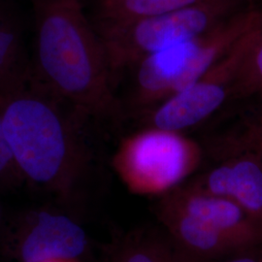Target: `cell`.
<instances>
[{"instance_id": "1", "label": "cell", "mask_w": 262, "mask_h": 262, "mask_svg": "<svg viewBox=\"0 0 262 262\" xmlns=\"http://www.w3.org/2000/svg\"><path fill=\"white\" fill-rule=\"evenodd\" d=\"M32 79L97 126L126 122L103 42L80 1L32 0Z\"/></svg>"}, {"instance_id": "2", "label": "cell", "mask_w": 262, "mask_h": 262, "mask_svg": "<svg viewBox=\"0 0 262 262\" xmlns=\"http://www.w3.org/2000/svg\"><path fill=\"white\" fill-rule=\"evenodd\" d=\"M1 109L20 175L59 196H76L94 165L90 128L96 124L32 78Z\"/></svg>"}, {"instance_id": "3", "label": "cell", "mask_w": 262, "mask_h": 262, "mask_svg": "<svg viewBox=\"0 0 262 262\" xmlns=\"http://www.w3.org/2000/svg\"><path fill=\"white\" fill-rule=\"evenodd\" d=\"M262 20V10H245L204 35L144 56L118 80L126 90L118 94L126 121L163 102L195 82Z\"/></svg>"}, {"instance_id": "4", "label": "cell", "mask_w": 262, "mask_h": 262, "mask_svg": "<svg viewBox=\"0 0 262 262\" xmlns=\"http://www.w3.org/2000/svg\"><path fill=\"white\" fill-rule=\"evenodd\" d=\"M157 214L181 252L214 259L262 246V224L230 199L186 182L160 196Z\"/></svg>"}, {"instance_id": "5", "label": "cell", "mask_w": 262, "mask_h": 262, "mask_svg": "<svg viewBox=\"0 0 262 262\" xmlns=\"http://www.w3.org/2000/svg\"><path fill=\"white\" fill-rule=\"evenodd\" d=\"M253 0H200L183 8L121 26L95 28L103 42L115 85L142 57L204 35L245 10Z\"/></svg>"}, {"instance_id": "6", "label": "cell", "mask_w": 262, "mask_h": 262, "mask_svg": "<svg viewBox=\"0 0 262 262\" xmlns=\"http://www.w3.org/2000/svg\"><path fill=\"white\" fill-rule=\"evenodd\" d=\"M204 158L202 144L186 133L147 127L122 138L112 163L132 193L162 196L191 178Z\"/></svg>"}, {"instance_id": "7", "label": "cell", "mask_w": 262, "mask_h": 262, "mask_svg": "<svg viewBox=\"0 0 262 262\" xmlns=\"http://www.w3.org/2000/svg\"><path fill=\"white\" fill-rule=\"evenodd\" d=\"M262 20L195 82L132 121L139 128L186 133L202 127L231 102L235 81Z\"/></svg>"}, {"instance_id": "8", "label": "cell", "mask_w": 262, "mask_h": 262, "mask_svg": "<svg viewBox=\"0 0 262 262\" xmlns=\"http://www.w3.org/2000/svg\"><path fill=\"white\" fill-rule=\"evenodd\" d=\"M214 163L187 182L238 204L262 224V159L252 150H230L209 155Z\"/></svg>"}, {"instance_id": "9", "label": "cell", "mask_w": 262, "mask_h": 262, "mask_svg": "<svg viewBox=\"0 0 262 262\" xmlns=\"http://www.w3.org/2000/svg\"><path fill=\"white\" fill-rule=\"evenodd\" d=\"M84 228L70 216L39 212L18 248L20 262L80 259L88 248Z\"/></svg>"}, {"instance_id": "10", "label": "cell", "mask_w": 262, "mask_h": 262, "mask_svg": "<svg viewBox=\"0 0 262 262\" xmlns=\"http://www.w3.org/2000/svg\"><path fill=\"white\" fill-rule=\"evenodd\" d=\"M31 78L23 21L12 0H0V103L26 88Z\"/></svg>"}, {"instance_id": "11", "label": "cell", "mask_w": 262, "mask_h": 262, "mask_svg": "<svg viewBox=\"0 0 262 262\" xmlns=\"http://www.w3.org/2000/svg\"><path fill=\"white\" fill-rule=\"evenodd\" d=\"M108 262H187L168 234L135 231L113 247Z\"/></svg>"}, {"instance_id": "12", "label": "cell", "mask_w": 262, "mask_h": 262, "mask_svg": "<svg viewBox=\"0 0 262 262\" xmlns=\"http://www.w3.org/2000/svg\"><path fill=\"white\" fill-rule=\"evenodd\" d=\"M200 0H97L91 21L110 28L180 9Z\"/></svg>"}, {"instance_id": "13", "label": "cell", "mask_w": 262, "mask_h": 262, "mask_svg": "<svg viewBox=\"0 0 262 262\" xmlns=\"http://www.w3.org/2000/svg\"><path fill=\"white\" fill-rule=\"evenodd\" d=\"M259 108L252 116L246 118L235 129L216 132L208 137L203 145L208 151L248 150L262 151V96Z\"/></svg>"}, {"instance_id": "14", "label": "cell", "mask_w": 262, "mask_h": 262, "mask_svg": "<svg viewBox=\"0 0 262 262\" xmlns=\"http://www.w3.org/2000/svg\"><path fill=\"white\" fill-rule=\"evenodd\" d=\"M262 96V24L240 67L230 103Z\"/></svg>"}, {"instance_id": "15", "label": "cell", "mask_w": 262, "mask_h": 262, "mask_svg": "<svg viewBox=\"0 0 262 262\" xmlns=\"http://www.w3.org/2000/svg\"><path fill=\"white\" fill-rule=\"evenodd\" d=\"M1 106L2 104L0 103V179L10 177L15 171L20 174L5 135Z\"/></svg>"}, {"instance_id": "16", "label": "cell", "mask_w": 262, "mask_h": 262, "mask_svg": "<svg viewBox=\"0 0 262 262\" xmlns=\"http://www.w3.org/2000/svg\"><path fill=\"white\" fill-rule=\"evenodd\" d=\"M257 248L258 247L214 259H197L183 253L186 255L187 262H262V253L256 252Z\"/></svg>"}, {"instance_id": "17", "label": "cell", "mask_w": 262, "mask_h": 262, "mask_svg": "<svg viewBox=\"0 0 262 262\" xmlns=\"http://www.w3.org/2000/svg\"><path fill=\"white\" fill-rule=\"evenodd\" d=\"M42 262H82L80 259H54V260H47Z\"/></svg>"}, {"instance_id": "18", "label": "cell", "mask_w": 262, "mask_h": 262, "mask_svg": "<svg viewBox=\"0 0 262 262\" xmlns=\"http://www.w3.org/2000/svg\"><path fill=\"white\" fill-rule=\"evenodd\" d=\"M252 151H253V150H252ZM254 152H256V154H258V155H259V156H260V157H261V159H262V151H254Z\"/></svg>"}, {"instance_id": "19", "label": "cell", "mask_w": 262, "mask_h": 262, "mask_svg": "<svg viewBox=\"0 0 262 262\" xmlns=\"http://www.w3.org/2000/svg\"><path fill=\"white\" fill-rule=\"evenodd\" d=\"M75 1H80V2H81V1H82V0H75Z\"/></svg>"}]
</instances>
